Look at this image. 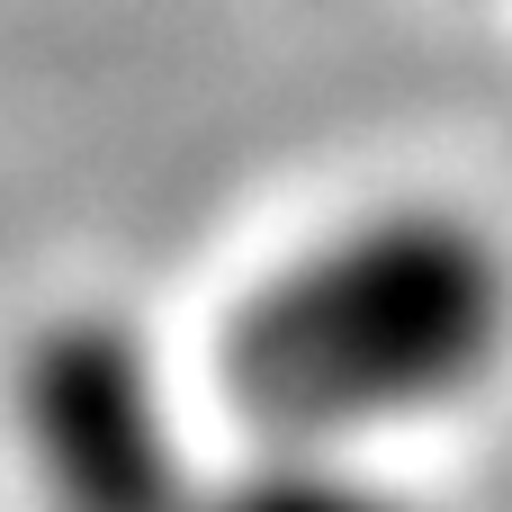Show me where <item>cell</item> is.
<instances>
[{
	"label": "cell",
	"mask_w": 512,
	"mask_h": 512,
	"mask_svg": "<svg viewBox=\"0 0 512 512\" xmlns=\"http://www.w3.org/2000/svg\"><path fill=\"white\" fill-rule=\"evenodd\" d=\"M512 369V252L459 207H369L279 270L216 333V396L252 441L378 450L477 405Z\"/></svg>",
	"instance_id": "6da1fadb"
},
{
	"label": "cell",
	"mask_w": 512,
	"mask_h": 512,
	"mask_svg": "<svg viewBox=\"0 0 512 512\" xmlns=\"http://www.w3.org/2000/svg\"><path fill=\"white\" fill-rule=\"evenodd\" d=\"M9 432L45 512H198L216 477L153 333L108 306H63L18 342Z\"/></svg>",
	"instance_id": "7a4b0ae2"
},
{
	"label": "cell",
	"mask_w": 512,
	"mask_h": 512,
	"mask_svg": "<svg viewBox=\"0 0 512 512\" xmlns=\"http://www.w3.org/2000/svg\"><path fill=\"white\" fill-rule=\"evenodd\" d=\"M198 512H423L378 450H333V441H252L243 459H216Z\"/></svg>",
	"instance_id": "3957f363"
}]
</instances>
